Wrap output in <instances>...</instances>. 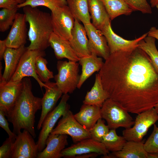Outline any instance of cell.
Returning a JSON list of instances; mask_svg holds the SVG:
<instances>
[{
    "label": "cell",
    "mask_w": 158,
    "mask_h": 158,
    "mask_svg": "<svg viewBox=\"0 0 158 158\" xmlns=\"http://www.w3.org/2000/svg\"><path fill=\"white\" fill-rule=\"evenodd\" d=\"M98 73L109 98L129 113L138 114L158 103V72L138 47L110 54Z\"/></svg>",
    "instance_id": "6da1fadb"
},
{
    "label": "cell",
    "mask_w": 158,
    "mask_h": 158,
    "mask_svg": "<svg viewBox=\"0 0 158 158\" xmlns=\"http://www.w3.org/2000/svg\"><path fill=\"white\" fill-rule=\"evenodd\" d=\"M22 80L23 87L21 93L6 116L12 124L15 134L17 135L21 132V129H25L35 138V114L42 109V99L33 95L30 78L25 77Z\"/></svg>",
    "instance_id": "7a4b0ae2"
},
{
    "label": "cell",
    "mask_w": 158,
    "mask_h": 158,
    "mask_svg": "<svg viewBox=\"0 0 158 158\" xmlns=\"http://www.w3.org/2000/svg\"><path fill=\"white\" fill-rule=\"evenodd\" d=\"M23 10L29 25L28 37L30 44L27 49L44 51L50 46L49 38L53 32L51 14L29 6Z\"/></svg>",
    "instance_id": "3957f363"
},
{
    "label": "cell",
    "mask_w": 158,
    "mask_h": 158,
    "mask_svg": "<svg viewBox=\"0 0 158 158\" xmlns=\"http://www.w3.org/2000/svg\"><path fill=\"white\" fill-rule=\"evenodd\" d=\"M101 112V118L106 120L110 130L119 127L129 128L134 124L129 112L120 104L111 98L103 103Z\"/></svg>",
    "instance_id": "277c9868"
},
{
    "label": "cell",
    "mask_w": 158,
    "mask_h": 158,
    "mask_svg": "<svg viewBox=\"0 0 158 158\" xmlns=\"http://www.w3.org/2000/svg\"><path fill=\"white\" fill-rule=\"evenodd\" d=\"M79 65L77 62L57 61L58 72L54 78L63 94L72 93L77 88L80 75L79 74Z\"/></svg>",
    "instance_id": "5b68a950"
},
{
    "label": "cell",
    "mask_w": 158,
    "mask_h": 158,
    "mask_svg": "<svg viewBox=\"0 0 158 158\" xmlns=\"http://www.w3.org/2000/svg\"><path fill=\"white\" fill-rule=\"evenodd\" d=\"M158 121V114L154 108L138 114L133 126L125 128L123 136L127 141L141 142L149 128Z\"/></svg>",
    "instance_id": "8992f818"
},
{
    "label": "cell",
    "mask_w": 158,
    "mask_h": 158,
    "mask_svg": "<svg viewBox=\"0 0 158 158\" xmlns=\"http://www.w3.org/2000/svg\"><path fill=\"white\" fill-rule=\"evenodd\" d=\"M62 117L51 134L68 135L75 143L84 139L91 138L89 131L78 123L70 109Z\"/></svg>",
    "instance_id": "52a82bcc"
},
{
    "label": "cell",
    "mask_w": 158,
    "mask_h": 158,
    "mask_svg": "<svg viewBox=\"0 0 158 158\" xmlns=\"http://www.w3.org/2000/svg\"><path fill=\"white\" fill-rule=\"evenodd\" d=\"M46 55L44 51L27 49L22 56L16 71L10 80L20 81L25 77H32L36 80L42 89L45 84L40 80L36 73L35 62L37 56L44 57Z\"/></svg>",
    "instance_id": "ba28073f"
},
{
    "label": "cell",
    "mask_w": 158,
    "mask_h": 158,
    "mask_svg": "<svg viewBox=\"0 0 158 158\" xmlns=\"http://www.w3.org/2000/svg\"><path fill=\"white\" fill-rule=\"evenodd\" d=\"M69 97L68 94H63L58 105L45 118L37 143L39 152L42 151L46 147V140L58 120L70 109L67 103Z\"/></svg>",
    "instance_id": "9c48e42d"
},
{
    "label": "cell",
    "mask_w": 158,
    "mask_h": 158,
    "mask_svg": "<svg viewBox=\"0 0 158 158\" xmlns=\"http://www.w3.org/2000/svg\"><path fill=\"white\" fill-rule=\"evenodd\" d=\"M51 16L53 32L64 39L70 40L75 19L68 5L58 7L51 11Z\"/></svg>",
    "instance_id": "30bf717a"
},
{
    "label": "cell",
    "mask_w": 158,
    "mask_h": 158,
    "mask_svg": "<svg viewBox=\"0 0 158 158\" xmlns=\"http://www.w3.org/2000/svg\"><path fill=\"white\" fill-rule=\"evenodd\" d=\"M34 138L25 129L17 135L13 143L11 158H37L39 152L38 147Z\"/></svg>",
    "instance_id": "8fae6325"
},
{
    "label": "cell",
    "mask_w": 158,
    "mask_h": 158,
    "mask_svg": "<svg viewBox=\"0 0 158 158\" xmlns=\"http://www.w3.org/2000/svg\"><path fill=\"white\" fill-rule=\"evenodd\" d=\"M100 30L106 39L110 54L118 50L133 49L138 47L139 42L148 35L147 32L133 40L125 39L114 32L111 27V21L104 25Z\"/></svg>",
    "instance_id": "7c38bea8"
},
{
    "label": "cell",
    "mask_w": 158,
    "mask_h": 158,
    "mask_svg": "<svg viewBox=\"0 0 158 158\" xmlns=\"http://www.w3.org/2000/svg\"><path fill=\"white\" fill-rule=\"evenodd\" d=\"M92 152L104 156L108 154L109 152L102 142L90 138L83 140L65 148L62 151L61 155L64 158H74L77 155Z\"/></svg>",
    "instance_id": "4fadbf2b"
},
{
    "label": "cell",
    "mask_w": 158,
    "mask_h": 158,
    "mask_svg": "<svg viewBox=\"0 0 158 158\" xmlns=\"http://www.w3.org/2000/svg\"><path fill=\"white\" fill-rule=\"evenodd\" d=\"M23 87L22 80L14 82L0 80V110L4 112L5 116L15 104Z\"/></svg>",
    "instance_id": "5bb4252c"
},
{
    "label": "cell",
    "mask_w": 158,
    "mask_h": 158,
    "mask_svg": "<svg viewBox=\"0 0 158 158\" xmlns=\"http://www.w3.org/2000/svg\"><path fill=\"white\" fill-rule=\"evenodd\" d=\"M88 40L89 49L92 53L107 59L110 54L106 39L101 31L91 23L83 25Z\"/></svg>",
    "instance_id": "9a60e30c"
},
{
    "label": "cell",
    "mask_w": 158,
    "mask_h": 158,
    "mask_svg": "<svg viewBox=\"0 0 158 158\" xmlns=\"http://www.w3.org/2000/svg\"><path fill=\"white\" fill-rule=\"evenodd\" d=\"M26 22L25 14L17 13L14 23L5 39L7 47L17 48L25 45L28 36Z\"/></svg>",
    "instance_id": "2e32d148"
},
{
    "label": "cell",
    "mask_w": 158,
    "mask_h": 158,
    "mask_svg": "<svg viewBox=\"0 0 158 158\" xmlns=\"http://www.w3.org/2000/svg\"><path fill=\"white\" fill-rule=\"evenodd\" d=\"M44 83L45 91L42 98V111L37 128L39 130L41 128L45 118L53 110L63 94L55 83L49 81Z\"/></svg>",
    "instance_id": "e0dca14e"
},
{
    "label": "cell",
    "mask_w": 158,
    "mask_h": 158,
    "mask_svg": "<svg viewBox=\"0 0 158 158\" xmlns=\"http://www.w3.org/2000/svg\"><path fill=\"white\" fill-rule=\"evenodd\" d=\"M70 44L78 57L80 58L91 54L88 47V40L84 26L75 19Z\"/></svg>",
    "instance_id": "ac0fdd59"
},
{
    "label": "cell",
    "mask_w": 158,
    "mask_h": 158,
    "mask_svg": "<svg viewBox=\"0 0 158 158\" xmlns=\"http://www.w3.org/2000/svg\"><path fill=\"white\" fill-rule=\"evenodd\" d=\"M66 134H50L46 142V147L39 152L37 158H60L61 152L68 144Z\"/></svg>",
    "instance_id": "d6986e66"
},
{
    "label": "cell",
    "mask_w": 158,
    "mask_h": 158,
    "mask_svg": "<svg viewBox=\"0 0 158 158\" xmlns=\"http://www.w3.org/2000/svg\"><path fill=\"white\" fill-rule=\"evenodd\" d=\"M50 46L53 49L55 56L59 60L63 58L69 61L78 62L80 58L72 48L69 40L53 32L49 38Z\"/></svg>",
    "instance_id": "ffe728a7"
},
{
    "label": "cell",
    "mask_w": 158,
    "mask_h": 158,
    "mask_svg": "<svg viewBox=\"0 0 158 158\" xmlns=\"http://www.w3.org/2000/svg\"><path fill=\"white\" fill-rule=\"evenodd\" d=\"M27 47L23 45L17 48L7 47L4 55L5 62V68L0 80L9 81L14 73L20 59Z\"/></svg>",
    "instance_id": "44dd1931"
},
{
    "label": "cell",
    "mask_w": 158,
    "mask_h": 158,
    "mask_svg": "<svg viewBox=\"0 0 158 158\" xmlns=\"http://www.w3.org/2000/svg\"><path fill=\"white\" fill-rule=\"evenodd\" d=\"M144 142L127 141L122 150L102 156L103 158H147V153L144 147Z\"/></svg>",
    "instance_id": "7402d4cb"
},
{
    "label": "cell",
    "mask_w": 158,
    "mask_h": 158,
    "mask_svg": "<svg viewBox=\"0 0 158 158\" xmlns=\"http://www.w3.org/2000/svg\"><path fill=\"white\" fill-rule=\"evenodd\" d=\"M78 61L82 66V73L77 87L80 89L88 78L95 72L100 71L104 62L102 58L93 53L80 58Z\"/></svg>",
    "instance_id": "603a6c76"
},
{
    "label": "cell",
    "mask_w": 158,
    "mask_h": 158,
    "mask_svg": "<svg viewBox=\"0 0 158 158\" xmlns=\"http://www.w3.org/2000/svg\"><path fill=\"white\" fill-rule=\"evenodd\" d=\"M101 108L95 105L83 104L79 111L74 116L79 123L89 130L102 118Z\"/></svg>",
    "instance_id": "cb8c5ba5"
},
{
    "label": "cell",
    "mask_w": 158,
    "mask_h": 158,
    "mask_svg": "<svg viewBox=\"0 0 158 158\" xmlns=\"http://www.w3.org/2000/svg\"><path fill=\"white\" fill-rule=\"evenodd\" d=\"M109 96L104 89L99 73L95 75V82L91 90L88 92L83 104L95 105L101 108Z\"/></svg>",
    "instance_id": "d4e9b609"
},
{
    "label": "cell",
    "mask_w": 158,
    "mask_h": 158,
    "mask_svg": "<svg viewBox=\"0 0 158 158\" xmlns=\"http://www.w3.org/2000/svg\"><path fill=\"white\" fill-rule=\"evenodd\" d=\"M88 1L92 23L96 28L100 30L111 20L100 0Z\"/></svg>",
    "instance_id": "484cf974"
},
{
    "label": "cell",
    "mask_w": 158,
    "mask_h": 158,
    "mask_svg": "<svg viewBox=\"0 0 158 158\" xmlns=\"http://www.w3.org/2000/svg\"><path fill=\"white\" fill-rule=\"evenodd\" d=\"M69 9L75 19L83 24L91 23L88 0H66Z\"/></svg>",
    "instance_id": "4316f807"
},
{
    "label": "cell",
    "mask_w": 158,
    "mask_h": 158,
    "mask_svg": "<svg viewBox=\"0 0 158 158\" xmlns=\"http://www.w3.org/2000/svg\"><path fill=\"white\" fill-rule=\"evenodd\" d=\"M100 0L104 5L111 20L121 15H130L133 11L125 0Z\"/></svg>",
    "instance_id": "83f0119b"
},
{
    "label": "cell",
    "mask_w": 158,
    "mask_h": 158,
    "mask_svg": "<svg viewBox=\"0 0 158 158\" xmlns=\"http://www.w3.org/2000/svg\"><path fill=\"white\" fill-rule=\"evenodd\" d=\"M127 141L123 136H119L116 129H110L101 142L109 152H116L122 150Z\"/></svg>",
    "instance_id": "f1b7e54d"
},
{
    "label": "cell",
    "mask_w": 158,
    "mask_h": 158,
    "mask_svg": "<svg viewBox=\"0 0 158 158\" xmlns=\"http://www.w3.org/2000/svg\"><path fill=\"white\" fill-rule=\"evenodd\" d=\"M155 41V38L147 35L139 42L138 47L148 55L153 66L158 72V50Z\"/></svg>",
    "instance_id": "f546056e"
},
{
    "label": "cell",
    "mask_w": 158,
    "mask_h": 158,
    "mask_svg": "<svg viewBox=\"0 0 158 158\" xmlns=\"http://www.w3.org/2000/svg\"><path fill=\"white\" fill-rule=\"evenodd\" d=\"M67 5L66 0H25L23 3L18 4V8L29 6L32 8L39 6L46 7L52 11L57 8Z\"/></svg>",
    "instance_id": "4dcf8cb0"
},
{
    "label": "cell",
    "mask_w": 158,
    "mask_h": 158,
    "mask_svg": "<svg viewBox=\"0 0 158 158\" xmlns=\"http://www.w3.org/2000/svg\"><path fill=\"white\" fill-rule=\"evenodd\" d=\"M41 56H37L36 60L35 70L40 80L44 83L48 82L49 80L54 78L53 72L47 67L48 62Z\"/></svg>",
    "instance_id": "1f68e13d"
},
{
    "label": "cell",
    "mask_w": 158,
    "mask_h": 158,
    "mask_svg": "<svg viewBox=\"0 0 158 158\" xmlns=\"http://www.w3.org/2000/svg\"><path fill=\"white\" fill-rule=\"evenodd\" d=\"M18 8H2L0 11V31L4 32L13 25Z\"/></svg>",
    "instance_id": "d6a6232c"
},
{
    "label": "cell",
    "mask_w": 158,
    "mask_h": 158,
    "mask_svg": "<svg viewBox=\"0 0 158 158\" xmlns=\"http://www.w3.org/2000/svg\"><path fill=\"white\" fill-rule=\"evenodd\" d=\"M108 126L105 124L102 118L99 119L94 126L89 131L91 138L94 140L101 142L104 136L109 132Z\"/></svg>",
    "instance_id": "836d02e7"
},
{
    "label": "cell",
    "mask_w": 158,
    "mask_h": 158,
    "mask_svg": "<svg viewBox=\"0 0 158 158\" xmlns=\"http://www.w3.org/2000/svg\"><path fill=\"white\" fill-rule=\"evenodd\" d=\"M153 130L145 142L144 147L148 153H158V127L153 125Z\"/></svg>",
    "instance_id": "e575fe53"
},
{
    "label": "cell",
    "mask_w": 158,
    "mask_h": 158,
    "mask_svg": "<svg viewBox=\"0 0 158 158\" xmlns=\"http://www.w3.org/2000/svg\"><path fill=\"white\" fill-rule=\"evenodd\" d=\"M128 6L133 11L144 14L152 13V7L147 0H125Z\"/></svg>",
    "instance_id": "d590c367"
},
{
    "label": "cell",
    "mask_w": 158,
    "mask_h": 158,
    "mask_svg": "<svg viewBox=\"0 0 158 158\" xmlns=\"http://www.w3.org/2000/svg\"><path fill=\"white\" fill-rule=\"evenodd\" d=\"M15 140L9 137L6 139L0 147V158H11Z\"/></svg>",
    "instance_id": "8d00e7d4"
},
{
    "label": "cell",
    "mask_w": 158,
    "mask_h": 158,
    "mask_svg": "<svg viewBox=\"0 0 158 158\" xmlns=\"http://www.w3.org/2000/svg\"><path fill=\"white\" fill-rule=\"evenodd\" d=\"M5 116H6L4 112L0 110V126L6 131L8 135V137L15 140L17 135L10 130L8 120L6 119Z\"/></svg>",
    "instance_id": "74e56055"
},
{
    "label": "cell",
    "mask_w": 158,
    "mask_h": 158,
    "mask_svg": "<svg viewBox=\"0 0 158 158\" xmlns=\"http://www.w3.org/2000/svg\"><path fill=\"white\" fill-rule=\"evenodd\" d=\"M18 4L15 0H0V8L13 9L16 8Z\"/></svg>",
    "instance_id": "f35d334b"
},
{
    "label": "cell",
    "mask_w": 158,
    "mask_h": 158,
    "mask_svg": "<svg viewBox=\"0 0 158 158\" xmlns=\"http://www.w3.org/2000/svg\"><path fill=\"white\" fill-rule=\"evenodd\" d=\"M7 48L5 39L0 40V60L3 59L4 54Z\"/></svg>",
    "instance_id": "ab89813d"
},
{
    "label": "cell",
    "mask_w": 158,
    "mask_h": 158,
    "mask_svg": "<svg viewBox=\"0 0 158 158\" xmlns=\"http://www.w3.org/2000/svg\"><path fill=\"white\" fill-rule=\"evenodd\" d=\"M99 155V154L96 153H89L76 155L74 158H94Z\"/></svg>",
    "instance_id": "60d3db41"
},
{
    "label": "cell",
    "mask_w": 158,
    "mask_h": 158,
    "mask_svg": "<svg viewBox=\"0 0 158 158\" xmlns=\"http://www.w3.org/2000/svg\"><path fill=\"white\" fill-rule=\"evenodd\" d=\"M148 35L153 37L158 40V28L151 27L147 32Z\"/></svg>",
    "instance_id": "b9f144b4"
},
{
    "label": "cell",
    "mask_w": 158,
    "mask_h": 158,
    "mask_svg": "<svg viewBox=\"0 0 158 158\" xmlns=\"http://www.w3.org/2000/svg\"><path fill=\"white\" fill-rule=\"evenodd\" d=\"M147 158H158V153H148Z\"/></svg>",
    "instance_id": "7bdbcfd3"
},
{
    "label": "cell",
    "mask_w": 158,
    "mask_h": 158,
    "mask_svg": "<svg viewBox=\"0 0 158 158\" xmlns=\"http://www.w3.org/2000/svg\"><path fill=\"white\" fill-rule=\"evenodd\" d=\"M158 3V0H150V4L152 7H154Z\"/></svg>",
    "instance_id": "ee69618b"
},
{
    "label": "cell",
    "mask_w": 158,
    "mask_h": 158,
    "mask_svg": "<svg viewBox=\"0 0 158 158\" xmlns=\"http://www.w3.org/2000/svg\"><path fill=\"white\" fill-rule=\"evenodd\" d=\"M18 4H22L25 1V0H15Z\"/></svg>",
    "instance_id": "f6af8a7d"
},
{
    "label": "cell",
    "mask_w": 158,
    "mask_h": 158,
    "mask_svg": "<svg viewBox=\"0 0 158 158\" xmlns=\"http://www.w3.org/2000/svg\"><path fill=\"white\" fill-rule=\"evenodd\" d=\"M154 108L158 114V103L155 105Z\"/></svg>",
    "instance_id": "bcb514c9"
},
{
    "label": "cell",
    "mask_w": 158,
    "mask_h": 158,
    "mask_svg": "<svg viewBox=\"0 0 158 158\" xmlns=\"http://www.w3.org/2000/svg\"><path fill=\"white\" fill-rule=\"evenodd\" d=\"M155 7H156L157 10H158V3L157 4V5H156Z\"/></svg>",
    "instance_id": "7dc6e473"
}]
</instances>
